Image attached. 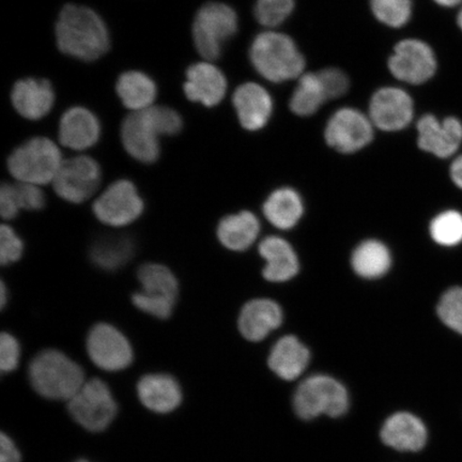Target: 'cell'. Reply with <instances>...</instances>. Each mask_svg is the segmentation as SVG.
<instances>
[{
	"label": "cell",
	"mask_w": 462,
	"mask_h": 462,
	"mask_svg": "<svg viewBox=\"0 0 462 462\" xmlns=\"http://www.w3.org/2000/svg\"><path fill=\"white\" fill-rule=\"evenodd\" d=\"M58 48L63 54L94 61L109 50L106 25L94 10L78 5L63 7L56 23Z\"/></svg>",
	"instance_id": "cell-1"
},
{
	"label": "cell",
	"mask_w": 462,
	"mask_h": 462,
	"mask_svg": "<svg viewBox=\"0 0 462 462\" xmlns=\"http://www.w3.org/2000/svg\"><path fill=\"white\" fill-rule=\"evenodd\" d=\"M182 129V118L166 106H152L133 112L121 126V140L131 157L142 163H154L160 157L159 137L176 135Z\"/></svg>",
	"instance_id": "cell-2"
},
{
	"label": "cell",
	"mask_w": 462,
	"mask_h": 462,
	"mask_svg": "<svg viewBox=\"0 0 462 462\" xmlns=\"http://www.w3.org/2000/svg\"><path fill=\"white\" fill-rule=\"evenodd\" d=\"M34 391L48 400L70 401L86 383L83 368L58 350H45L29 365Z\"/></svg>",
	"instance_id": "cell-3"
},
{
	"label": "cell",
	"mask_w": 462,
	"mask_h": 462,
	"mask_svg": "<svg viewBox=\"0 0 462 462\" xmlns=\"http://www.w3.org/2000/svg\"><path fill=\"white\" fill-rule=\"evenodd\" d=\"M250 57L256 71L273 83L297 78L305 68L303 55L284 33L259 34L252 43Z\"/></svg>",
	"instance_id": "cell-4"
},
{
	"label": "cell",
	"mask_w": 462,
	"mask_h": 462,
	"mask_svg": "<svg viewBox=\"0 0 462 462\" xmlns=\"http://www.w3.org/2000/svg\"><path fill=\"white\" fill-rule=\"evenodd\" d=\"M292 407L304 420H315L322 414L330 418L344 417L350 408L349 392L331 375L313 374L303 380L294 392Z\"/></svg>",
	"instance_id": "cell-5"
},
{
	"label": "cell",
	"mask_w": 462,
	"mask_h": 462,
	"mask_svg": "<svg viewBox=\"0 0 462 462\" xmlns=\"http://www.w3.org/2000/svg\"><path fill=\"white\" fill-rule=\"evenodd\" d=\"M60 148L46 137H34L11 153L8 170L17 181L43 186L54 181L62 164Z\"/></svg>",
	"instance_id": "cell-6"
},
{
	"label": "cell",
	"mask_w": 462,
	"mask_h": 462,
	"mask_svg": "<svg viewBox=\"0 0 462 462\" xmlns=\"http://www.w3.org/2000/svg\"><path fill=\"white\" fill-rule=\"evenodd\" d=\"M238 31V16L233 8L221 3H208L199 10L193 24V39L199 55L217 60L222 45Z\"/></svg>",
	"instance_id": "cell-7"
},
{
	"label": "cell",
	"mask_w": 462,
	"mask_h": 462,
	"mask_svg": "<svg viewBox=\"0 0 462 462\" xmlns=\"http://www.w3.org/2000/svg\"><path fill=\"white\" fill-rule=\"evenodd\" d=\"M69 413L91 432L106 430L116 418L118 406L108 385L100 379L86 381L82 388L68 402Z\"/></svg>",
	"instance_id": "cell-8"
},
{
	"label": "cell",
	"mask_w": 462,
	"mask_h": 462,
	"mask_svg": "<svg viewBox=\"0 0 462 462\" xmlns=\"http://www.w3.org/2000/svg\"><path fill=\"white\" fill-rule=\"evenodd\" d=\"M101 177L100 166L94 159L80 155L63 160L53 181L55 192L72 204H82L99 188Z\"/></svg>",
	"instance_id": "cell-9"
},
{
	"label": "cell",
	"mask_w": 462,
	"mask_h": 462,
	"mask_svg": "<svg viewBox=\"0 0 462 462\" xmlns=\"http://www.w3.org/2000/svg\"><path fill=\"white\" fill-rule=\"evenodd\" d=\"M143 201L134 184L118 180L97 199L94 212L97 219L113 227H124L135 222L143 212Z\"/></svg>",
	"instance_id": "cell-10"
},
{
	"label": "cell",
	"mask_w": 462,
	"mask_h": 462,
	"mask_svg": "<svg viewBox=\"0 0 462 462\" xmlns=\"http://www.w3.org/2000/svg\"><path fill=\"white\" fill-rule=\"evenodd\" d=\"M87 351L92 363L106 372H120L133 362L132 346L118 328L99 323L87 338Z\"/></svg>",
	"instance_id": "cell-11"
},
{
	"label": "cell",
	"mask_w": 462,
	"mask_h": 462,
	"mask_svg": "<svg viewBox=\"0 0 462 462\" xmlns=\"http://www.w3.org/2000/svg\"><path fill=\"white\" fill-rule=\"evenodd\" d=\"M374 137L372 121L354 108H343L332 116L326 129L328 146L343 153L359 152Z\"/></svg>",
	"instance_id": "cell-12"
},
{
	"label": "cell",
	"mask_w": 462,
	"mask_h": 462,
	"mask_svg": "<svg viewBox=\"0 0 462 462\" xmlns=\"http://www.w3.org/2000/svg\"><path fill=\"white\" fill-rule=\"evenodd\" d=\"M389 68L396 79L419 85L433 77L437 60L430 45L420 40H404L396 45L394 54L389 60Z\"/></svg>",
	"instance_id": "cell-13"
},
{
	"label": "cell",
	"mask_w": 462,
	"mask_h": 462,
	"mask_svg": "<svg viewBox=\"0 0 462 462\" xmlns=\"http://www.w3.org/2000/svg\"><path fill=\"white\" fill-rule=\"evenodd\" d=\"M142 285L140 301L144 309L152 313H167L173 310L179 294L176 276L165 265L143 264L137 273Z\"/></svg>",
	"instance_id": "cell-14"
},
{
	"label": "cell",
	"mask_w": 462,
	"mask_h": 462,
	"mask_svg": "<svg viewBox=\"0 0 462 462\" xmlns=\"http://www.w3.org/2000/svg\"><path fill=\"white\" fill-rule=\"evenodd\" d=\"M413 112V101L407 92L392 87L375 92L369 106L372 123L386 132L406 128Z\"/></svg>",
	"instance_id": "cell-15"
},
{
	"label": "cell",
	"mask_w": 462,
	"mask_h": 462,
	"mask_svg": "<svg viewBox=\"0 0 462 462\" xmlns=\"http://www.w3.org/2000/svg\"><path fill=\"white\" fill-rule=\"evenodd\" d=\"M417 128L419 147L438 158L452 157L462 143V124L457 118L440 121L435 116L425 115L419 120Z\"/></svg>",
	"instance_id": "cell-16"
},
{
	"label": "cell",
	"mask_w": 462,
	"mask_h": 462,
	"mask_svg": "<svg viewBox=\"0 0 462 462\" xmlns=\"http://www.w3.org/2000/svg\"><path fill=\"white\" fill-rule=\"evenodd\" d=\"M380 437L385 446L400 452H420L429 440V431L417 415L397 412L385 420Z\"/></svg>",
	"instance_id": "cell-17"
},
{
	"label": "cell",
	"mask_w": 462,
	"mask_h": 462,
	"mask_svg": "<svg viewBox=\"0 0 462 462\" xmlns=\"http://www.w3.org/2000/svg\"><path fill=\"white\" fill-rule=\"evenodd\" d=\"M226 90V79L212 63L199 62L188 69L184 94L189 101L216 106L224 99Z\"/></svg>",
	"instance_id": "cell-18"
},
{
	"label": "cell",
	"mask_w": 462,
	"mask_h": 462,
	"mask_svg": "<svg viewBox=\"0 0 462 462\" xmlns=\"http://www.w3.org/2000/svg\"><path fill=\"white\" fill-rule=\"evenodd\" d=\"M137 394L144 407L160 414L175 411L182 402L180 384L165 374L143 375L138 381Z\"/></svg>",
	"instance_id": "cell-19"
},
{
	"label": "cell",
	"mask_w": 462,
	"mask_h": 462,
	"mask_svg": "<svg viewBox=\"0 0 462 462\" xmlns=\"http://www.w3.org/2000/svg\"><path fill=\"white\" fill-rule=\"evenodd\" d=\"M16 112L29 120H39L54 106L55 92L49 80L27 79L17 82L11 94Z\"/></svg>",
	"instance_id": "cell-20"
},
{
	"label": "cell",
	"mask_w": 462,
	"mask_h": 462,
	"mask_svg": "<svg viewBox=\"0 0 462 462\" xmlns=\"http://www.w3.org/2000/svg\"><path fill=\"white\" fill-rule=\"evenodd\" d=\"M234 106L242 126L248 131L263 129L273 109L267 90L254 83L242 85L236 90Z\"/></svg>",
	"instance_id": "cell-21"
},
{
	"label": "cell",
	"mask_w": 462,
	"mask_h": 462,
	"mask_svg": "<svg viewBox=\"0 0 462 462\" xmlns=\"http://www.w3.org/2000/svg\"><path fill=\"white\" fill-rule=\"evenodd\" d=\"M101 135L99 120L88 109L73 107L63 114L60 125V140L63 146L85 150L95 146Z\"/></svg>",
	"instance_id": "cell-22"
},
{
	"label": "cell",
	"mask_w": 462,
	"mask_h": 462,
	"mask_svg": "<svg viewBox=\"0 0 462 462\" xmlns=\"http://www.w3.org/2000/svg\"><path fill=\"white\" fill-rule=\"evenodd\" d=\"M282 313L279 305L267 299L253 300L242 310L239 330L251 342H260L282 325Z\"/></svg>",
	"instance_id": "cell-23"
},
{
	"label": "cell",
	"mask_w": 462,
	"mask_h": 462,
	"mask_svg": "<svg viewBox=\"0 0 462 462\" xmlns=\"http://www.w3.org/2000/svg\"><path fill=\"white\" fill-rule=\"evenodd\" d=\"M310 352L296 337H282L269 356V367L277 377L291 381L301 375L308 368Z\"/></svg>",
	"instance_id": "cell-24"
},
{
	"label": "cell",
	"mask_w": 462,
	"mask_h": 462,
	"mask_svg": "<svg viewBox=\"0 0 462 462\" xmlns=\"http://www.w3.org/2000/svg\"><path fill=\"white\" fill-rule=\"evenodd\" d=\"M260 255L265 260L264 279L270 282H286L298 273L299 260L293 248L284 239L269 236L259 246Z\"/></svg>",
	"instance_id": "cell-25"
},
{
	"label": "cell",
	"mask_w": 462,
	"mask_h": 462,
	"mask_svg": "<svg viewBox=\"0 0 462 462\" xmlns=\"http://www.w3.org/2000/svg\"><path fill=\"white\" fill-rule=\"evenodd\" d=\"M135 245L128 236H102L92 244L89 257L96 267L117 271L134 256Z\"/></svg>",
	"instance_id": "cell-26"
},
{
	"label": "cell",
	"mask_w": 462,
	"mask_h": 462,
	"mask_svg": "<svg viewBox=\"0 0 462 462\" xmlns=\"http://www.w3.org/2000/svg\"><path fill=\"white\" fill-rule=\"evenodd\" d=\"M259 222L251 212H240L222 219L217 227L221 244L231 251H245L256 241Z\"/></svg>",
	"instance_id": "cell-27"
},
{
	"label": "cell",
	"mask_w": 462,
	"mask_h": 462,
	"mask_svg": "<svg viewBox=\"0 0 462 462\" xmlns=\"http://www.w3.org/2000/svg\"><path fill=\"white\" fill-rule=\"evenodd\" d=\"M117 94L126 108L133 112L143 111L153 106L157 97V86L148 75L138 72H125L118 79Z\"/></svg>",
	"instance_id": "cell-28"
},
{
	"label": "cell",
	"mask_w": 462,
	"mask_h": 462,
	"mask_svg": "<svg viewBox=\"0 0 462 462\" xmlns=\"http://www.w3.org/2000/svg\"><path fill=\"white\" fill-rule=\"evenodd\" d=\"M264 216L280 229H291L303 215L301 198L291 189H281L270 196L263 206Z\"/></svg>",
	"instance_id": "cell-29"
},
{
	"label": "cell",
	"mask_w": 462,
	"mask_h": 462,
	"mask_svg": "<svg viewBox=\"0 0 462 462\" xmlns=\"http://www.w3.org/2000/svg\"><path fill=\"white\" fill-rule=\"evenodd\" d=\"M391 263L388 247L375 240L363 242L352 255V267L364 279H378L388 273Z\"/></svg>",
	"instance_id": "cell-30"
},
{
	"label": "cell",
	"mask_w": 462,
	"mask_h": 462,
	"mask_svg": "<svg viewBox=\"0 0 462 462\" xmlns=\"http://www.w3.org/2000/svg\"><path fill=\"white\" fill-rule=\"evenodd\" d=\"M326 100L328 97L319 75L310 73L300 79L291 100V108L299 116H310L315 114Z\"/></svg>",
	"instance_id": "cell-31"
},
{
	"label": "cell",
	"mask_w": 462,
	"mask_h": 462,
	"mask_svg": "<svg viewBox=\"0 0 462 462\" xmlns=\"http://www.w3.org/2000/svg\"><path fill=\"white\" fill-rule=\"evenodd\" d=\"M433 241L442 246H455L462 242V215L454 210L439 215L430 224Z\"/></svg>",
	"instance_id": "cell-32"
},
{
	"label": "cell",
	"mask_w": 462,
	"mask_h": 462,
	"mask_svg": "<svg viewBox=\"0 0 462 462\" xmlns=\"http://www.w3.org/2000/svg\"><path fill=\"white\" fill-rule=\"evenodd\" d=\"M375 17L391 27H402L412 14L411 0H371Z\"/></svg>",
	"instance_id": "cell-33"
},
{
	"label": "cell",
	"mask_w": 462,
	"mask_h": 462,
	"mask_svg": "<svg viewBox=\"0 0 462 462\" xmlns=\"http://www.w3.org/2000/svg\"><path fill=\"white\" fill-rule=\"evenodd\" d=\"M437 311L444 325L462 335V287L448 289L439 302Z\"/></svg>",
	"instance_id": "cell-34"
},
{
	"label": "cell",
	"mask_w": 462,
	"mask_h": 462,
	"mask_svg": "<svg viewBox=\"0 0 462 462\" xmlns=\"http://www.w3.org/2000/svg\"><path fill=\"white\" fill-rule=\"evenodd\" d=\"M294 8V0H258L255 17L260 24L275 27L285 22Z\"/></svg>",
	"instance_id": "cell-35"
},
{
	"label": "cell",
	"mask_w": 462,
	"mask_h": 462,
	"mask_svg": "<svg viewBox=\"0 0 462 462\" xmlns=\"http://www.w3.org/2000/svg\"><path fill=\"white\" fill-rule=\"evenodd\" d=\"M24 251L20 236L14 233V230L3 225L0 228V262L3 265H7L17 262L22 257Z\"/></svg>",
	"instance_id": "cell-36"
},
{
	"label": "cell",
	"mask_w": 462,
	"mask_h": 462,
	"mask_svg": "<svg viewBox=\"0 0 462 462\" xmlns=\"http://www.w3.org/2000/svg\"><path fill=\"white\" fill-rule=\"evenodd\" d=\"M14 189L21 210L38 211L43 209L45 195L39 186L19 182L14 184Z\"/></svg>",
	"instance_id": "cell-37"
},
{
	"label": "cell",
	"mask_w": 462,
	"mask_h": 462,
	"mask_svg": "<svg viewBox=\"0 0 462 462\" xmlns=\"http://www.w3.org/2000/svg\"><path fill=\"white\" fill-rule=\"evenodd\" d=\"M321 83L325 87L328 99L342 97L349 88V79L339 69H325L318 72Z\"/></svg>",
	"instance_id": "cell-38"
},
{
	"label": "cell",
	"mask_w": 462,
	"mask_h": 462,
	"mask_svg": "<svg viewBox=\"0 0 462 462\" xmlns=\"http://www.w3.org/2000/svg\"><path fill=\"white\" fill-rule=\"evenodd\" d=\"M21 356L20 344L9 333L0 337V369L3 373H11L19 365Z\"/></svg>",
	"instance_id": "cell-39"
},
{
	"label": "cell",
	"mask_w": 462,
	"mask_h": 462,
	"mask_svg": "<svg viewBox=\"0 0 462 462\" xmlns=\"http://www.w3.org/2000/svg\"><path fill=\"white\" fill-rule=\"evenodd\" d=\"M21 208L17 201L14 184L5 183L0 189V215L5 219H13L19 215Z\"/></svg>",
	"instance_id": "cell-40"
},
{
	"label": "cell",
	"mask_w": 462,
	"mask_h": 462,
	"mask_svg": "<svg viewBox=\"0 0 462 462\" xmlns=\"http://www.w3.org/2000/svg\"><path fill=\"white\" fill-rule=\"evenodd\" d=\"M22 456L15 443L5 433L0 437V462H21Z\"/></svg>",
	"instance_id": "cell-41"
},
{
	"label": "cell",
	"mask_w": 462,
	"mask_h": 462,
	"mask_svg": "<svg viewBox=\"0 0 462 462\" xmlns=\"http://www.w3.org/2000/svg\"><path fill=\"white\" fill-rule=\"evenodd\" d=\"M450 178L459 189H462V155L450 165Z\"/></svg>",
	"instance_id": "cell-42"
},
{
	"label": "cell",
	"mask_w": 462,
	"mask_h": 462,
	"mask_svg": "<svg viewBox=\"0 0 462 462\" xmlns=\"http://www.w3.org/2000/svg\"><path fill=\"white\" fill-rule=\"evenodd\" d=\"M435 2L444 5V7H454V5L460 4L462 0H435Z\"/></svg>",
	"instance_id": "cell-43"
},
{
	"label": "cell",
	"mask_w": 462,
	"mask_h": 462,
	"mask_svg": "<svg viewBox=\"0 0 462 462\" xmlns=\"http://www.w3.org/2000/svg\"><path fill=\"white\" fill-rule=\"evenodd\" d=\"M0 302H2V308H4L5 302H7V289L2 282V297H0Z\"/></svg>",
	"instance_id": "cell-44"
},
{
	"label": "cell",
	"mask_w": 462,
	"mask_h": 462,
	"mask_svg": "<svg viewBox=\"0 0 462 462\" xmlns=\"http://www.w3.org/2000/svg\"><path fill=\"white\" fill-rule=\"evenodd\" d=\"M458 25L461 28L462 31V9L460 10V13L458 14Z\"/></svg>",
	"instance_id": "cell-45"
},
{
	"label": "cell",
	"mask_w": 462,
	"mask_h": 462,
	"mask_svg": "<svg viewBox=\"0 0 462 462\" xmlns=\"http://www.w3.org/2000/svg\"><path fill=\"white\" fill-rule=\"evenodd\" d=\"M75 462H90V461H88V460H86V459H79V460H78V461H75Z\"/></svg>",
	"instance_id": "cell-46"
}]
</instances>
